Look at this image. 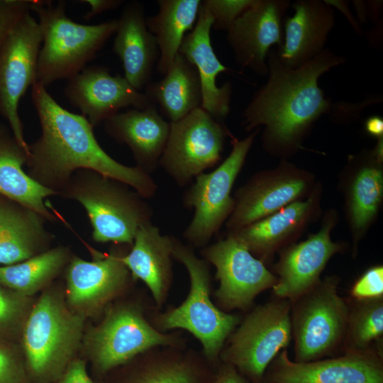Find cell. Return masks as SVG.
Masks as SVG:
<instances>
[{"label":"cell","mask_w":383,"mask_h":383,"mask_svg":"<svg viewBox=\"0 0 383 383\" xmlns=\"http://www.w3.org/2000/svg\"><path fill=\"white\" fill-rule=\"evenodd\" d=\"M345 62L325 49L309 62L292 68L271 50L267 82L243 110V126L247 131L263 126L262 146L267 152L282 157L294 154L314 123L332 108L319 79Z\"/></svg>","instance_id":"cell-1"},{"label":"cell","mask_w":383,"mask_h":383,"mask_svg":"<svg viewBox=\"0 0 383 383\" xmlns=\"http://www.w3.org/2000/svg\"><path fill=\"white\" fill-rule=\"evenodd\" d=\"M31 99L41 128L39 138L28 145L27 163L35 181L55 191L64 188L74 172L89 170L127 184L145 199L155 194L157 186L150 174L108 155L88 120L60 106L46 87L35 82Z\"/></svg>","instance_id":"cell-2"},{"label":"cell","mask_w":383,"mask_h":383,"mask_svg":"<svg viewBox=\"0 0 383 383\" xmlns=\"http://www.w3.org/2000/svg\"><path fill=\"white\" fill-rule=\"evenodd\" d=\"M172 257L188 272V295L181 304L165 311L152 305L148 318L159 331L181 329L190 333L200 342L205 358L216 368L228 338L242 318L238 313L221 310L213 302L210 265L197 257L192 246L174 238Z\"/></svg>","instance_id":"cell-3"},{"label":"cell","mask_w":383,"mask_h":383,"mask_svg":"<svg viewBox=\"0 0 383 383\" xmlns=\"http://www.w3.org/2000/svg\"><path fill=\"white\" fill-rule=\"evenodd\" d=\"M30 11L38 15L43 45L40 48L36 82L45 87L70 79L85 68L115 34L118 19L86 25L66 14L63 1L31 0Z\"/></svg>","instance_id":"cell-4"},{"label":"cell","mask_w":383,"mask_h":383,"mask_svg":"<svg viewBox=\"0 0 383 383\" xmlns=\"http://www.w3.org/2000/svg\"><path fill=\"white\" fill-rule=\"evenodd\" d=\"M84 320L57 292L47 290L40 296L22 328L26 367L33 381L53 383L60 379L79 346Z\"/></svg>","instance_id":"cell-5"},{"label":"cell","mask_w":383,"mask_h":383,"mask_svg":"<svg viewBox=\"0 0 383 383\" xmlns=\"http://www.w3.org/2000/svg\"><path fill=\"white\" fill-rule=\"evenodd\" d=\"M89 170H79L64 187L87 211L97 243L132 246L140 226L152 222V208L135 190Z\"/></svg>","instance_id":"cell-6"},{"label":"cell","mask_w":383,"mask_h":383,"mask_svg":"<svg viewBox=\"0 0 383 383\" xmlns=\"http://www.w3.org/2000/svg\"><path fill=\"white\" fill-rule=\"evenodd\" d=\"M141 303L117 302L110 306L102 321L89 334L87 345L96 369L105 374L153 348L187 347L179 331L163 333L150 322L151 307Z\"/></svg>","instance_id":"cell-7"},{"label":"cell","mask_w":383,"mask_h":383,"mask_svg":"<svg viewBox=\"0 0 383 383\" xmlns=\"http://www.w3.org/2000/svg\"><path fill=\"white\" fill-rule=\"evenodd\" d=\"M291 306V301L277 298L255 307L228 338L220 361L250 383H262L271 362L292 339Z\"/></svg>","instance_id":"cell-8"},{"label":"cell","mask_w":383,"mask_h":383,"mask_svg":"<svg viewBox=\"0 0 383 383\" xmlns=\"http://www.w3.org/2000/svg\"><path fill=\"white\" fill-rule=\"evenodd\" d=\"M338 283L337 277H327L292 302L294 361L323 359L343 344L349 306L338 293Z\"/></svg>","instance_id":"cell-9"},{"label":"cell","mask_w":383,"mask_h":383,"mask_svg":"<svg viewBox=\"0 0 383 383\" xmlns=\"http://www.w3.org/2000/svg\"><path fill=\"white\" fill-rule=\"evenodd\" d=\"M258 131L243 139L232 135L226 159L213 171L196 176L184 194V207L194 209V214L183 237L193 248L209 245L232 213L235 200L231 190Z\"/></svg>","instance_id":"cell-10"},{"label":"cell","mask_w":383,"mask_h":383,"mask_svg":"<svg viewBox=\"0 0 383 383\" xmlns=\"http://www.w3.org/2000/svg\"><path fill=\"white\" fill-rule=\"evenodd\" d=\"M232 134L201 108L170 123L159 167L179 187L190 184L221 158L226 138Z\"/></svg>","instance_id":"cell-11"},{"label":"cell","mask_w":383,"mask_h":383,"mask_svg":"<svg viewBox=\"0 0 383 383\" xmlns=\"http://www.w3.org/2000/svg\"><path fill=\"white\" fill-rule=\"evenodd\" d=\"M42 43L38 21L30 12L13 27L0 47V115L19 145L29 155L19 102L27 89L36 82L38 54Z\"/></svg>","instance_id":"cell-12"},{"label":"cell","mask_w":383,"mask_h":383,"mask_svg":"<svg viewBox=\"0 0 383 383\" xmlns=\"http://www.w3.org/2000/svg\"><path fill=\"white\" fill-rule=\"evenodd\" d=\"M200 252L216 268L219 282L214 293L216 305L226 312L248 310L260 293L277 282V276L231 234L202 248Z\"/></svg>","instance_id":"cell-13"},{"label":"cell","mask_w":383,"mask_h":383,"mask_svg":"<svg viewBox=\"0 0 383 383\" xmlns=\"http://www.w3.org/2000/svg\"><path fill=\"white\" fill-rule=\"evenodd\" d=\"M312 182L311 174L285 160L274 170L254 174L235 194L234 208L226 222L228 233L304 199L312 191Z\"/></svg>","instance_id":"cell-14"},{"label":"cell","mask_w":383,"mask_h":383,"mask_svg":"<svg viewBox=\"0 0 383 383\" xmlns=\"http://www.w3.org/2000/svg\"><path fill=\"white\" fill-rule=\"evenodd\" d=\"M262 383H383L382 357L367 350L298 362L284 349L271 362Z\"/></svg>","instance_id":"cell-15"},{"label":"cell","mask_w":383,"mask_h":383,"mask_svg":"<svg viewBox=\"0 0 383 383\" xmlns=\"http://www.w3.org/2000/svg\"><path fill=\"white\" fill-rule=\"evenodd\" d=\"M288 0H255L226 31L238 65L259 76H267V55L272 46L282 45Z\"/></svg>","instance_id":"cell-16"},{"label":"cell","mask_w":383,"mask_h":383,"mask_svg":"<svg viewBox=\"0 0 383 383\" xmlns=\"http://www.w3.org/2000/svg\"><path fill=\"white\" fill-rule=\"evenodd\" d=\"M64 92L71 105L81 111L93 128L123 109H143L152 104L124 77L111 75L102 66L85 67L68 79Z\"/></svg>","instance_id":"cell-17"},{"label":"cell","mask_w":383,"mask_h":383,"mask_svg":"<svg viewBox=\"0 0 383 383\" xmlns=\"http://www.w3.org/2000/svg\"><path fill=\"white\" fill-rule=\"evenodd\" d=\"M121 255L101 254L92 261L72 259L67 270L66 293L72 311L85 317L102 310L126 292L135 280Z\"/></svg>","instance_id":"cell-18"},{"label":"cell","mask_w":383,"mask_h":383,"mask_svg":"<svg viewBox=\"0 0 383 383\" xmlns=\"http://www.w3.org/2000/svg\"><path fill=\"white\" fill-rule=\"evenodd\" d=\"M335 221L336 213H328L317 233L282 250L276 265L277 280L272 288L277 298L292 302L321 280L330 259L343 248L341 243L331 238Z\"/></svg>","instance_id":"cell-19"},{"label":"cell","mask_w":383,"mask_h":383,"mask_svg":"<svg viewBox=\"0 0 383 383\" xmlns=\"http://www.w3.org/2000/svg\"><path fill=\"white\" fill-rule=\"evenodd\" d=\"M174 238L162 235L152 222L145 223L138 229L129 252L120 257L133 279L146 285L157 310L166 302L172 284Z\"/></svg>","instance_id":"cell-20"},{"label":"cell","mask_w":383,"mask_h":383,"mask_svg":"<svg viewBox=\"0 0 383 383\" xmlns=\"http://www.w3.org/2000/svg\"><path fill=\"white\" fill-rule=\"evenodd\" d=\"M292 8L294 13L284 21L282 43L276 51L286 65L296 68L325 50L335 24V13L333 7L320 0H298Z\"/></svg>","instance_id":"cell-21"},{"label":"cell","mask_w":383,"mask_h":383,"mask_svg":"<svg viewBox=\"0 0 383 383\" xmlns=\"http://www.w3.org/2000/svg\"><path fill=\"white\" fill-rule=\"evenodd\" d=\"M212 18L201 5L195 26L184 38L179 53L196 67L201 83L202 102L201 108L218 121L230 112L232 83L226 82L216 85V77L230 70L217 57L211 41Z\"/></svg>","instance_id":"cell-22"},{"label":"cell","mask_w":383,"mask_h":383,"mask_svg":"<svg viewBox=\"0 0 383 383\" xmlns=\"http://www.w3.org/2000/svg\"><path fill=\"white\" fill-rule=\"evenodd\" d=\"M103 124L107 135L130 148L136 167L149 174L156 170L167 140L170 122L155 105L119 112Z\"/></svg>","instance_id":"cell-23"},{"label":"cell","mask_w":383,"mask_h":383,"mask_svg":"<svg viewBox=\"0 0 383 383\" xmlns=\"http://www.w3.org/2000/svg\"><path fill=\"white\" fill-rule=\"evenodd\" d=\"M113 49L121 60L124 77L140 91L150 82L160 52L154 35L149 31L143 5L131 1L118 18Z\"/></svg>","instance_id":"cell-24"},{"label":"cell","mask_w":383,"mask_h":383,"mask_svg":"<svg viewBox=\"0 0 383 383\" xmlns=\"http://www.w3.org/2000/svg\"><path fill=\"white\" fill-rule=\"evenodd\" d=\"M318 190L234 232L228 233L263 262L294 239L312 219L319 203Z\"/></svg>","instance_id":"cell-25"},{"label":"cell","mask_w":383,"mask_h":383,"mask_svg":"<svg viewBox=\"0 0 383 383\" xmlns=\"http://www.w3.org/2000/svg\"><path fill=\"white\" fill-rule=\"evenodd\" d=\"M132 361L123 383H210L216 369L201 351L187 347L153 348Z\"/></svg>","instance_id":"cell-26"},{"label":"cell","mask_w":383,"mask_h":383,"mask_svg":"<svg viewBox=\"0 0 383 383\" xmlns=\"http://www.w3.org/2000/svg\"><path fill=\"white\" fill-rule=\"evenodd\" d=\"M352 176L346 190L348 221L357 243L373 222L383 196L382 160L373 150L353 156Z\"/></svg>","instance_id":"cell-27"},{"label":"cell","mask_w":383,"mask_h":383,"mask_svg":"<svg viewBox=\"0 0 383 383\" xmlns=\"http://www.w3.org/2000/svg\"><path fill=\"white\" fill-rule=\"evenodd\" d=\"M28 155L13 135L0 126V194L41 216L44 219H55L44 200L59 194L27 174L23 165Z\"/></svg>","instance_id":"cell-28"},{"label":"cell","mask_w":383,"mask_h":383,"mask_svg":"<svg viewBox=\"0 0 383 383\" xmlns=\"http://www.w3.org/2000/svg\"><path fill=\"white\" fill-rule=\"evenodd\" d=\"M157 105L160 114L175 122L201 108V88L195 66L178 53L171 67L160 81L150 82L144 93Z\"/></svg>","instance_id":"cell-29"},{"label":"cell","mask_w":383,"mask_h":383,"mask_svg":"<svg viewBox=\"0 0 383 383\" xmlns=\"http://www.w3.org/2000/svg\"><path fill=\"white\" fill-rule=\"evenodd\" d=\"M36 212L0 199V264L24 261L44 251L49 235Z\"/></svg>","instance_id":"cell-30"},{"label":"cell","mask_w":383,"mask_h":383,"mask_svg":"<svg viewBox=\"0 0 383 383\" xmlns=\"http://www.w3.org/2000/svg\"><path fill=\"white\" fill-rule=\"evenodd\" d=\"M201 0H157L158 12L146 18L160 52L157 70L165 74L171 67L184 36L196 22Z\"/></svg>","instance_id":"cell-31"},{"label":"cell","mask_w":383,"mask_h":383,"mask_svg":"<svg viewBox=\"0 0 383 383\" xmlns=\"http://www.w3.org/2000/svg\"><path fill=\"white\" fill-rule=\"evenodd\" d=\"M68 259L67 250L57 247L24 261L0 266V285L29 297L54 279Z\"/></svg>","instance_id":"cell-32"},{"label":"cell","mask_w":383,"mask_h":383,"mask_svg":"<svg viewBox=\"0 0 383 383\" xmlns=\"http://www.w3.org/2000/svg\"><path fill=\"white\" fill-rule=\"evenodd\" d=\"M383 334V297L355 300L349 314L343 345L348 351L369 350Z\"/></svg>","instance_id":"cell-33"},{"label":"cell","mask_w":383,"mask_h":383,"mask_svg":"<svg viewBox=\"0 0 383 383\" xmlns=\"http://www.w3.org/2000/svg\"><path fill=\"white\" fill-rule=\"evenodd\" d=\"M29 297L0 285V341L11 337L29 313Z\"/></svg>","instance_id":"cell-34"},{"label":"cell","mask_w":383,"mask_h":383,"mask_svg":"<svg viewBox=\"0 0 383 383\" xmlns=\"http://www.w3.org/2000/svg\"><path fill=\"white\" fill-rule=\"evenodd\" d=\"M255 0H204L201 5L212 18V28L227 31Z\"/></svg>","instance_id":"cell-35"},{"label":"cell","mask_w":383,"mask_h":383,"mask_svg":"<svg viewBox=\"0 0 383 383\" xmlns=\"http://www.w3.org/2000/svg\"><path fill=\"white\" fill-rule=\"evenodd\" d=\"M350 296L355 300L383 297V267L376 265L366 270L353 284Z\"/></svg>","instance_id":"cell-36"},{"label":"cell","mask_w":383,"mask_h":383,"mask_svg":"<svg viewBox=\"0 0 383 383\" xmlns=\"http://www.w3.org/2000/svg\"><path fill=\"white\" fill-rule=\"evenodd\" d=\"M28 377L19 357L0 341V383H29Z\"/></svg>","instance_id":"cell-37"},{"label":"cell","mask_w":383,"mask_h":383,"mask_svg":"<svg viewBox=\"0 0 383 383\" xmlns=\"http://www.w3.org/2000/svg\"><path fill=\"white\" fill-rule=\"evenodd\" d=\"M31 0H0V47L16 23L30 12Z\"/></svg>","instance_id":"cell-38"},{"label":"cell","mask_w":383,"mask_h":383,"mask_svg":"<svg viewBox=\"0 0 383 383\" xmlns=\"http://www.w3.org/2000/svg\"><path fill=\"white\" fill-rule=\"evenodd\" d=\"M56 383H94V382L87 372L85 362L82 360L74 359Z\"/></svg>","instance_id":"cell-39"},{"label":"cell","mask_w":383,"mask_h":383,"mask_svg":"<svg viewBox=\"0 0 383 383\" xmlns=\"http://www.w3.org/2000/svg\"><path fill=\"white\" fill-rule=\"evenodd\" d=\"M210 383H250L231 365L220 362Z\"/></svg>","instance_id":"cell-40"},{"label":"cell","mask_w":383,"mask_h":383,"mask_svg":"<svg viewBox=\"0 0 383 383\" xmlns=\"http://www.w3.org/2000/svg\"><path fill=\"white\" fill-rule=\"evenodd\" d=\"M79 1L88 4L90 7L89 11L83 16V18L87 21L105 11L113 10L124 3L123 0H82Z\"/></svg>","instance_id":"cell-41"},{"label":"cell","mask_w":383,"mask_h":383,"mask_svg":"<svg viewBox=\"0 0 383 383\" xmlns=\"http://www.w3.org/2000/svg\"><path fill=\"white\" fill-rule=\"evenodd\" d=\"M368 104L369 100L356 104L339 102L333 108V116L338 118L341 116L343 120L344 116H346L347 117L348 114L349 116L348 119H350L351 116L352 117L353 116H357L360 112L362 111V110L368 106Z\"/></svg>","instance_id":"cell-42"},{"label":"cell","mask_w":383,"mask_h":383,"mask_svg":"<svg viewBox=\"0 0 383 383\" xmlns=\"http://www.w3.org/2000/svg\"><path fill=\"white\" fill-rule=\"evenodd\" d=\"M366 132L377 138H383V119L381 116L374 115L368 117L365 123Z\"/></svg>","instance_id":"cell-43"},{"label":"cell","mask_w":383,"mask_h":383,"mask_svg":"<svg viewBox=\"0 0 383 383\" xmlns=\"http://www.w3.org/2000/svg\"><path fill=\"white\" fill-rule=\"evenodd\" d=\"M329 6L331 7H335L338 10L341 11L344 16L346 17L348 22L351 24L355 31L357 33H361V26L359 25L358 21L355 19L350 8L348 7V3L343 1H325Z\"/></svg>","instance_id":"cell-44"},{"label":"cell","mask_w":383,"mask_h":383,"mask_svg":"<svg viewBox=\"0 0 383 383\" xmlns=\"http://www.w3.org/2000/svg\"><path fill=\"white\" fill-rule=\"evenodd\" d=\"M368 7L366 6L367 16H369L373 21H377L380 16V11L382 8V2L376 1H370L367 3Z\"/></svg>","instance_id":"cell-45"},{"label":"cell","mask_w":383,"mask_h":383,"mask_svg":"<svg viewBox=\"0 0 383 383\" xmlns=\"http://www.w3.org/2000/svg\"><path fill=\"white\" fill-rule=\"evenodd\" d=\"M353 2L359 21L366 22L367 17L366 3L361 1H355Z\"/></svg>","instance_id":"cell-46"}]
</instances>
